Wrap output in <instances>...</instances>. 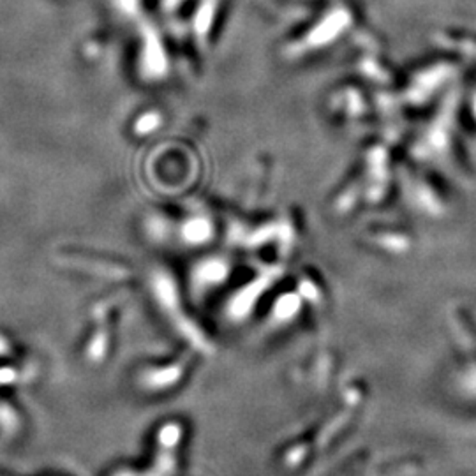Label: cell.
Returning a JSON list of instances; mask_svg holds the SVG:
<instances>
[{"label":"cell","mask_w":476,"mask_h":476,"mask_svg":"<svg viewBox=\"0 0 476 476\" xmlns=\"http://www.w3.org/2000/svg\"><path fill=\"white\" fill-rule=\"evenodd\" d=\"M154 118H157V115L150 113V115H147V117H143V118H141V120L138 122V125H136V131L147 133L148 129L155 128V125H157V120L154 122Z\"/></svg>","instance_id":"1"}]
</instances>
